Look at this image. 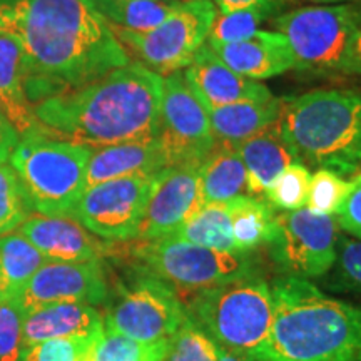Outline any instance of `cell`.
Wrapping results in <instances>:
<instances>
[{
  "label": "cell",
  "mask_w": 361,
  "mask_h": 361,
  "mask_svg": "<svg viewBox=\"0 0 361 361\" xmlns=\"http://www.w3.org/2000/svg\"><path fill=\"white\" fill-rule=\"evenodd\" d=\"M0 34L22 49L32 106L130 62L111 25L84 0H0Z\"/></svg>",
  "instance_id": "cell-1"
},
{
  "label": "cell",
  "mask_w": 361,
  "mask_h": 361,
  "mask_svg": "<svg viewBox=\"0 0 361 361\" xmlns=\"http://www.w3.org/2000/svg\"><path fill=\"white\" fill-rule=\"evenodd\" d=\"M162 78L130 61L128 66L34 106L49 137L92 149L159 134Z\"/></svg>",
  "instance_id": "cell-2"
},
{
  "label": "cell",
  "mask_w": 361,
  "mask_h": 361,
  "mask_svg": "<svg viewBox=\"0 0 361 361\" xmlns=\"http://www.w3.org/2000/svg\"><path fill=\"white\" fill-rule=\"evenodd\" d=\"M273 323L252 361H361V308L284 274L271 284Z\"/></svg>",
  "instance_id": "cell-3"
},
{
  "label": "cell",
  "mask_w": 361,
  "mask_h": 361,
  "mask_svg": "<svg viewBox=\"0 0 361 361\" xmlns=\"http://www.w3.org/2000/svg\"><path fill=\"white\" fill-rule=\"evenodd\" d=\"M279 133L296 161L340 176L361 171V94L316 89L281 99Z\"/></svg>",
  "instance_id": "cell-4"
},
{
  "label": "cell",
  "mask_w": 361,
  "mask_h": 361,
  "mask_svg": "<svg viewBox=\"0 0 361 361\" xmlns=\"http://www.w3.org/2000/svg\"><path fill=\"white\" fill-rule=\"evenodd\" d=\"M92 147L45 135L44 128L20 137L8 161L19 178L30 211L72 216L85 191Z\"/></svg>",
  "instance_id": "cell-5"
},
{
  "label": "cell",
  "mask_w": 361,
  "mask_h": 361,
  "mask_svg": "<svg viewBox=\"0 0 361 361\" xmlns=\"http://www.w3.org/2000/svg\"><path fill=\"white\" fill-rule=\"evenodd\" d=\"M188 314L221 348L251 356L269 335L273 323L271 284L258 274L197 291Z\"/></svg>",
  "instance_id": "cell-6"
},
{
  "label": "cell",
  "mask_w": 361,
  "mask_h": 361,
  "mask_svg": "<svg viewBox=\"0 0 361 361\" xmlns=\"http://www.w3.org/2000/svg\"><path fill=\"white\" fill-rule=\"evenodd\" d=\"M290 42L295 69L313 74L345 72L351 40L361 29V13L350 4L311 6L274 20Z\"/></svg>",
  "instance_id": "cell-7"
},
{
  "label": "cell",
  "mask_w": 361,
  "mask_h": 361,
  "mask_svg": "<svg viewBox=\"0 0 361 361\" xmlns=\"http://www.w3.org/2000/svg\"><path fill=\"white\" fill-rule=\"evenodd\" d=\"M216 16L218 8L213 0H183L154 29L129 30L116 25L111 29L139 64L166 78L191 64L209 35Z\"/></svg>",
  "instance_id": "cell-8"
},
{
  "label": "cell",
  "mask_w": 361,
  "mask_h": 361,
  "mask_svg": "<svg viewBox=\"0 0 361 361\" xmlns=\"http://www.w3.org/2000/svg\"><path fill=\"white\" fill-rule=\"evenodd\" d=\"M135 255L151 274L188 291L223 286L258 274L251 252H224L164 236L142 241Z\"/></svg>",
  "instance_id": "cell-9"
},
{
  "label": "cell",
  "mask_w": 361,
  "mask_h": 361,
  "mask_svg": "<svg viewBox=\"0 0 361 361\" xmlns=\"http://www.w3.org/2000/svg\"><path fill=\"white\" fill-rule=\"evenodd\" d=\"M338 223L335 216L318 214L308 207L276 213L269 255L290 276L322 278L336 259Z\"/></svg>",
  "instance_id": "cell-10"
},
{
  "label": "cell",
  "mask_w": 361,
  "mask_h": 361,
  "mask_svg": "<svg viewBox=\"0 0 361 361\" xmlns=\"http://www.w3.org/2000/svg\"><path fill=\"white\" fill-rule=\"evenodd\" d=\"M188 310L173 286L154 274L121 288L102 318L104 329L142 343L169 340L183 324Z\"/></svg>",
  "instance_id": "cell-11"
},
{
  "label": "cell",
  "mask_w": 361,
  "mask_h": 361,
  "mask_svg": "<svg viewBox=\"0 0 361 361\" xmlns=\"http://www.w3.org/2000/svg\"><path fill=\"white\" fill-rule=\"evenodd\" d=\"M156 174L111 179L87 188L71 218L107 241L135 239Z\"/></svg>",
  "instance_id": "cell-12"
},
{
  "label": "cell",
  "mask_w": 361,
  "mask_h": 361,
  "mask_svg": "<svg viewBox=\"0 0 361 361\" xmlns=\"http://www.w3.org/2000/svg\"><path fill=\"white\" fill-rule=\"evenodd\" d=\"M159 137L169 166L202 164L216 146L207 111L191 92L183 71L162 79Z\"/></svg>",
  "instance_id": "cell-13"
},
{
  "label": "cell",
  "mask_w": 361,
  "mask_h": 361,
  "mask_svg": "<svg viewBox=\"0 0 361 361\" xmlns=\"http://www.w3.org/2000/svg\"><path fill=\"white\" fill-rule=\"evenodd\" d=\"M200 168L201 164L168 166L156 174L135 239L152 241L171 236L201 209L204 201Z\"/></svg>",
  "instance_id": "cell-14"
},
{
  "label": "cell",
  "mask_w": 361,
  "mask_h": 361,
  "mask_svg": "<svg viewBox=\"0 0 361 361\" xmlns=\"http://www.w3.org/2000/svg\"><path fill=\"white\" fill-rule=\"evenodd\" d=\"M107 298V283L101 261L61 263L47 261L22 290L19 301L24 314L59 303L99 305Z\"/></svg>",
  "instance_id": "cell-15"
},
{
  "label": "cell",
  "mask_w": 361,
  "mask_h": 361,
  "mask_svg": "<svg viewBox=\"0 0 361 361\" xmlns=\"http://www.w3.org/2000/svg\"><path fill=\"white\" fill-rule=\"evenodd\" d=\"M183 74L191 92L206 111L228 104L263 102L274 97L259 80L246 79L233 72L207 44L201 45Z\"/></svg>",
  "instance_id": "cell-16"
},
{
  "label": "cell",
  "mask_w": 361,
  "mask_h": 361,
  "mask_svg": "<svg viewBox=\"0 0 361 361\" xmlns=\"http://www.w3.org/2000/svg\"><path fill=\"white\" fill-rule=\"evenodd\" d=\"M47 261L82 263L101 259L107 251L102 241L69 216H30L17 228Z\"/></svg>",
  "instance_id": "cell-17"
},
{
  "label": "cell",
  "mask_w": 361,
  "mask_h": 361,
  "mask_svg": "<svg viewBox=\"0 0 361 361\" xmlns=\"http://www.w3.org/2000/svg\"><path fill=\"white\" fill-rule=\"evenodd\" d=\"M233 72L246 79L263 80L295 69L290 42L281 32L258 30L245 40L221 44L206 42Z\"/></svg>",
  "instance_id": "cell-18"
},
{
  "label": "cell",
  "mask_w": 361,
  "mask_h": 361,
  "mask_svg": "<svg viewBox=\"0 0 361 361\" xmlns=\"http://www.w3.org/2000/svg\"><path fill=\"white\" fill-rule=\"evenodd\" d=\"M168 166L169 157L159 134L96 147L87 164L85 189L104 180L156 174Z\"/></svg>",
  "instance_id": "cell-19"
},
{
  "label": "cell",
  "mask_w": 361,
  "mask_h": 361,
  "mask_svg": "<svg viewBox=\"0 0 361 361\" xmlns=\"http://www.w3.org/2000/svg\"><path fill=\"white\" fill-rule=\"evenodd\" d=\"M104 328L102 316L92 305L59 303L25 314L22 351L52 338H89Z\"/></svg>",
  "instance_id": "cell-20"
},
{
  "label": "cell",
  "mask_w": 361,
  "mask_h": 361,
  "mask_svg": "<svg viewBox=\"0 0 361 361\" xmlns=\"http://www.w3.org/2000/svg\"><path fill=\"white\" fill-rule=\"evenodd\" d=\"M0 106L19 137L39 133L42 126L25 92V62L16 40L0 34Z\"/></svg>",
  "instance_id": "cell-21"
},
{
  "label": "cell",
  "mask_w": 361,
  "mask_h": 361,
  "mask_svg": "<svg viewBox=\"0 0 361 361\" xmlns=\"http://www.w3.org/2000/svg\"><path fill=\"white\" fill-rule=\"evenodd\" d=\"M236 149L247 173V194L256 197H263L279 173L298 162L276 123L246 139Z\"/></svg>",
  "instance_id": "cell-22"
},
{
  "label": "cell",
  "mask_w": 361,
  "mask_h": 361,
  "mask_svg": "<svg viewBox=\"0 0 361 361\" xmlns=\"http://www.w3.org/2000/svg\"><path fill=\"white\" fill-rule=\"evenodd\" d=\"M281 99L263 102H238L207 111L216 144L238 147L246 139L273 126L279 117Z\"/></svg>",
  "instance_id": "cell-23"
},
{
  "label": "cell",
  "mask_w": 361,
  "mask_h": 361,
  "mask_svg": "<svg viewBox=\"0 0 361 361\" xmlns=\"http://www.w3.org/2000/svg\"><path fill=\"white\" fill-rule=\"evenodd\" d=\"M201 196L206 202H228L247 194V173L238 149L216 144L200 168Z\"/></svg>",
  "instance_id": "cell-24"
},
{
  "label": "cell",
  "mask_w": 361,
  "mask_h": 361,
  "mask_svg": "<svg viewBox=\"0 0 361 361\" xmlns=\"http://www.w3.org/2000/svg\"><path fill=\"white\" fill-rule=\"evenodd\" d=\"M234 241L243 252H252L271 241L276 224V211L266 200L239 196L228 201Z\"/></svg>",
  "instance_id": "cell-25"
},
{
  "label": "cell",
  "mask_w": 361,
  "mask_h": 361,
  "mask_svg": "<svg viewBox=\"0 0 361 361\" xmlns=\"http://www.w3.org/2000/svg\"><path fill=\"white\" fill-rule=\"evenodd\" d=\"M45 256L19 233L0 236V298H19L42 266Z\"/></svg>",
  "instance_id": "cell-26"
},
{
  "label": "cell",
  "mask_w": 361,
  "mask_h": 361,
  "mask_svg": "<svg viewBox=\"0 0 361 361\" xmlns=\"http://www.w3.org/2000/svg\"><path fill=\"white\" fill-rule=\"evenodd\" d=\"M171 236L224 252H243L233 236L228 202H206L178 233Z\"/></svg>",
  "instance_id": "cell-27"
},
{
  "label": "cell",
  "mask_w": 361,
  "mask_h": 361,
  "mask_svg": "<svg viewBox=\"0 0 361 361\" xmlns=\"http://www.w3.org/2000/svg\"><path fill=\"white\" fill-rule=\"evenodd\" d=\"M109 25L129 30H149L168 19L178 4L156 0H84Z\"/></svg>",
  "instance_id": "cell-28"
},
{
  "label": "cell",
  "mask_w": 361,
  "mask_h": 361,
  "mask_svg": "<svg viewBox=\"0 0 361 361\" xmlns=\"http://www.w3.org/2000/svg\"><path fill=\"white\" fill-rule=\"evenodd\" d=\"M169 340L142 343L102 328L82 361H162Z\"/></svg>",
  "instance_id": "cell-29"
},
{
  "label": "cell",
  "mask_w": 361,
  "mask_h": 361,
  "mask_svg": "<svg viewBox=\"0 0 361 361\" xmlns=\"http://www.w3.org/2000/svg\"><path fill=\"white\" fill-rule=\"evenodd\" d=\"M276 11V0H271V2L258 4V6L241 8V11L219 13V16H216L207 40L221 44L245 40L255 32H258V27L269 17H273Z\"/></svg>",
  "instance_id": "cell-30"
},
{
  "label": "cell",
  "mask_w": 361,
  "mask_h": 361,
  "mask_svg": "<svg viewBox=\"0 0 361 361\" xmlns=\"http://www.w3.org/2000/svg\"><path fill=\"white\" fill-rule=\"evenodd\" d=\"M218 356L219 346L216 341L188 314L171 336L162 361H218Z\"/></svg>",
  "instance_id": "cell-31"
},
{
  "label": "cell",
  "mask_w": 361,
  "mask_h": 361,
  "mask_svg": "<svg viewBox=\"0 0 361 361\" xmlns=\"http://www.w3.org/2000/svg\"><path fill=\"white\" fill-rule=\"evenodd\" d=\"M326 274L328 290L361 298V239L338 236L335 264Z\"/></svg>",
  "instance_id": "cell-32"
},
{
  "label": "cell",
  "mask_w": 361,
  "mask_h": 361,
  "mask_svg": "<svg viewBox=\"0 0 361 361\" xmlns=\"http://www.w3.org/2000/svg\"><path fill=\"white\" fill-rule=\"evenodd\" d=\"M311 183L308 166L301 162L284 168L276 179L266 189L264 197L273 207L283 211H296L306 206Z\"/></svg>",
  "instance_id": "cell-33"
},
{
  "label": "cell",
  "mask_w": 361,
  "mask_h": 361,
  "mask_svg": "<svg viewBox=\"0 0 361 361\" xmlns=\"http://www.w3.org/2000/svg\"><path fill=\"white\" fill-rule=\"evenodd\" d=\"M30 207L11 164H0V236L16 231L29 218Z\"/></svg>",
  "instance_id": "cell-34"
},
{
  "label": "cell",
  "mask_w": 361,
  "mask_h": 361,
  "mask_svg": "<svg viewBox=\"0 0 361 361\" xmlns=\"http://www.w3.org/2000/svg\"><path fill=\"white\" fill-rule=\"evenodd\" d=\"M348 188L350 180L343 176L329 169H316V173L311 176L306 207L313 213L335 216L348 192Z\"/></svg>",
  "instance_id": "cell-35"
},
{
  "label": "cell",
  "mask_w": 361,
  "mask_h": 361,
  "mask_svg": "<svg viewBox=\"0 0 361 361\" xmlns=\"http://www.w3.org/2000/svg\"><path fill=\"white\" fill-rule=\"evenodd\" d=\"M24 318L19 298H0V361L22 360Z\"/></svg>",
  "instance_id": "cell-36"
},
{
  "label": "cell",
  "mask_w": 361,
  "mask_h": 361,
  "mask_svg": "<svg viewBox=\"0 0 361 361\" xmlns=\"http://www.w3.org/2000/svg\"><path fill=\"white\" fill-rule=\"evenodd\" d=\"M96 336L52 338V340L40 341L22 351L20 361H82Z\"/></svg>",
  "instance_id": "cell-37"
},
{
  "label": "cell",
  "mask_w": 361,
  "mask_h": 361,
  "mask_svg": "<svg viewBox=\"0 0 361 361\" xmlns=\"http://www.w3.org/2000/svg\"><path fill=\"white\" fill-rule=\"evenodd\" d=\"M335 219L338 228L348 233L351 238L361 239V171L350 180L348 192L343 200L340 209L336 211Z\"/></svg>",
  "instance_id": "cell-38"
},
{
  "label": "cell",
  "mask_w": 361,
  "mask_h": 361,
  "mask_svg": "<svg viewBox=\"0 0 361 361\" xmlns=\"http://www.w3.org/2000/svg\"><path fill=\"white\" fill-rule=\"evenodd\" d=\"M345 72L361 75V29L356 32L353 40H351L348 57H346Z\"/></svg>",
  "instance_id": "cell-39"
},
{
  "label": "cell",
  "mask_w": 361,
  "mask_h": 361,
  "mask_svg": "<svg viewBox=\"0 0 361 361\" xmlns=\"http://www.w3.org/2000/svg\"><path fill=\"white\" fill-rule=\"evenodd\" d=\"M19 141H20L19 134L16 133V129H13L11 121H8L6 112H4L2 106H0V142H2L4 146L12 152V149L17 146V142Z\"/></svg>",
  "instance_id": "cell-40"
},
{
  "label": "cell",
  "mask_w": 361,
  "mask_h": 361,
  "mask_svg": "<svg viewBox=\"0 0 361 361\" xmlns=\"http://www.w3.org/2000/svg\"><path fill=\"white\" fill-rule=\"evenodd\" d=\"M264 2H271V0H213L216 8H219V13L241 11V8L258 6V4Z\"/></svg>",
  "instance_id": "cell-41"
},
{
  "label": "cell",
  "mask_w": 361,
  "mask_h": 361,
  "mask_svg": "<svg viewBox=\"0 0 361 361\" xmlns=\"http://www.w3.org/2000/svg\"><path fill=\"white\" fill-rule=\"evenodd\" d=\"M218 361H252L250 356L243 355V353H236V351H229L224 350L219 346V356Z\"/></svg>",
  "instance_id": "cell-42"
},
{
  "label": "cell",
  "mask_w": 361,
  "mask_h": 361,
  "mask_svg": "<svg viewBox=\"0 0 361 361\" xmlns=\"http://www.w3.org/2000/svg\"><path fill=\"white\" fill-rule=\"evenodd\" d=\"M8 156H11V151H8V149L4 146L2 142H0V164H2V162H6L8 159Z\"/></svg>",
  "instance_id": "cell-43"
},
{
  "label": "cell",
  "mask_w": 361,
  "mask_h": 361,
  "mask_svg": "<svg viewBox=\"0 0 361 361\" xmlns=\"http://www.w3.org/2000/svg\"><path fill=\"white\" fill-rule=\"evenodd\" d=\"M156 2H164V4H178V0H156Z\"/></svg>",
  "instance_id": "cell-44"
},
{
  "label": "cell",
  "mask_w": 361,
  "mask_h": 361,
  "mask_svg": "<svg viewBox=\"0 0 361 361\" xmlns=\"http://www.w3.org/2000/svg\"><path fill=\"white\" fill-rule=\"evenodd\" d=\"M311 2H333V0H311Z\"/></svg>",
  "instance_id": "cell-45"
},
{
  "label": "cell",
  "mask_w": 361,
  "mask_h": 361,
  "mask_svg": "<svg viewBox=\"0 0 361 361\" xmlns=\"http://www.w3.org/2000/svg\"><path fill=\"white\" fill-rule=\"evenodd\" d=\"M333 2H346V0H333Z\"/></svg>",
  "instance_id": "cell-46"
},
{
  "label": "cell",
  "mask_w": 361,
  "mask_h": 361,
  "mask_svg": "<svg viewBox=\"0 0 361 361\" xmlns=\"http://www.w3.org/2000/svg\"><path fill=\"white\" fill-rule=\"evenodd\" d=\"M184 2H186V0H184Z\"/></svg>",
  "instance_id": "cell-47"
}]
</instances>
